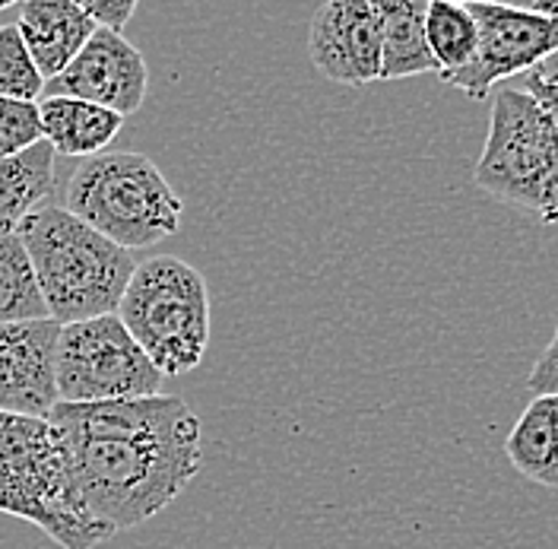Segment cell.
Masks as SVG:
<instances>
[{"instance_id": "7c38bea8", "label": "cell", "mask_w": 558, "mask_h": 549, "mask_svg": "<svg viewBox=\"0 0 558 549\" xmlns=\"http://www.w3.org/2000/svg\"><path fill=\"white\" fill-rule=\"evenodd\" d=\"M16 33L26 41L35 68L45 80L58 76L99 26L70 0H23Z\"/></svg>"}, {"instance_id": "7a4b0ae2", "label": "cell", "mask_w": 558, "mask_h": 549, "mask_svg": "<svg viewBox=\"0 0 558 549\" xmlns=\"http://www.w3.org/2000/svg\"><path fill=\"white\" fill-rule=\"evenodd\" d=\"M48 318L73 324L114 314L137 261L128 248L99 236L64 206H35L16 226Z\"/></svg>"}, {"instance_id": "7402d4cb", "label": "cell", "mask_w": 558, "mask_h": 549, "mask_svg": "<svg viewBox=\"0 0 558 549\" xmlns=\"http://www.w3.org/2000/svg\"><path fill=\"white\" fill-rule=\"evenodd\" d=\"M526 387H530L533 397L536 394H553V397H558V327L556 334H553V341H549V346L543 349V356L536 359L530 378H526Z\"/></svg>"}, {"instance_id": "83f0119b", "label": "cell", "mask_w": 558, "mask_h": 549, "mask_svg": "<svg viewBox=\"0 0 558 549\" xmlns=\"http://www.w3.org/2000/svg\"><path fill=\"white\" fill-rule=\"evenodd\" d=\"M13 3H23V0H0V10H7V7H13Z\"/></svg>"}, {"instance_id": "9c48e42d", "label": "cell", "mask_w": 558, "mask_h": 549, "mask_svg": "<svg viewBox=\"0 0 558 549\" xmlns=\"http://www.w3.org/2000/svg\"><path fill=\"white\" fill-rule=\"evenodd\" d=\"M149 89V68L134 41L114 29H96L58 76L45 80L41 96H73L121 118L134 115Z\"/></svg>"}, {"instance_id": "2e32d148", "label": "cell", "mask_w": 558, "mask_h": 549, "mask_svg": "<svg viewBox=\"0 0 558 549\" xmlns=\"http://www.w3.org/2000/svg\"><path fill=\"white\" fill-rule=\"evenodd\" d=\"M54 156L45 140L16 156H0V232H16L35 206L51 198Z\"/></svg>"}, {"instance_id": "6da1fadb", "label": "cell", "mask_w": 558, "mask_h": 549, "mask_svg": "<svg viewBox=\"0 0 558 549\" xmlns=\"http://www.w3.org/2000/svg\"><path fill=\"white\" fill-rule=\"evenodd\" d=\"M80 505L105 530H131L169 509L204 467L201 419L181 397L64 404L45 416Z\"/></svg>"}, {"instance_id": "e0dca14e", "label": "cell", "mask_w": 558, "mask_h": 549, "mask_svg": "<svg viewBox=\"0 0 558 549\" xmlns=\"http://www.w3.org/2000/svg\"><path fill=\"white\" fill-rule=\"evenodd\" d=\"M425 45L435 61V73L448 76L466 68L476 55L480 33L466 0H428L425 7Z\"/></svg>"}, {"instance_id": "484cf974", "label": "cell", "mask_w": 558, "mask_h": 549, "mask_svg": "<svg viewBox=\"0 0 558 549\" xmlns=\"http://www.w3.org/2000/svg\"><path fill=\"white\" fill-rule=\"evenodd\" d=\"M530 10H536V13H543V16H556L558 20V0H533Z\"/></svg>"}, {"instance_id": "5b68a950", "label": "cell", "mask_w": 558, "mask_h": 549, "mask_svg": "<svg viewBox=\"0 0 558 549\" xmlns=\"http://www.w3.org/2000/svg\"><path fill=\"white\" fill-rule=\"evenodd\" d=\"M114 314L166 378L194 372L207 356V279L174 254L137 264Z\"/></svg>"}, {"instance_id": "52a82bcc", "label": "cell", "mask_w": 558, "mask_h": 549, "mask_svg": "<svg viewBox=\"0 0 558 549\" xmlns=\"http://www.w3.org/2000/svg\"><path fill=\"white\" fill-rule=\"evenodd\" d=\"M166 375L128 334L118 314L61 324L54 384L64 404H102L162 394Z\"/></svg>"}, {"instance_id": "cb8c5ba5", "label": "cell", "mask_w": 558, "mask_h": 549, "mask_svg": "<svg viewBox=\"0 0 558 549\" xmlns=\"http://www.w3.org/2000/svg\"><path fill=\"white\" fill-rule=\"evenodd\" d=\"M536 219L539 223H558V169L553 175V181H549V188H546V198H543Z\"/></svg>"}, {"instance_id": "30bf717a", "label": "cell", "mask_w": 558, "mask_h": 549, "mask_svg": "<svg viewBox=\"0 0 558 549\" xmlns=\"http://www.w3.org/2000/svg\"><path fill=\"white\" fill-rule=\"evenodd\" d=\"M308 55L320 76L340 86H372L381 80V26L372 0H327L317 7Z\"/></svg>"}, {"instance_id": "8992f818", "label": "cell", "mask_w": 558, "mask_h": 549, "mask_svg": "<svg viewBox=\"0 0 558 549\" xmlns=\"http://www.w3.org/2000/svg\"><path fill=\"white\" fill-rule=\"evenodd\" d=\"M558 169V128L546 108L523 89H498L488 138L476 163V184L495 201L539 213Z\"/></svg>"}, {"instance_id": "44dd1931", "label": "cell", "mask_w": 558, "mask_h": 549, "mask_svg": "<svg viewBox=\"0 0 558 549\" xmlns=\"http://www.w3.org/2000/svg\"><path fill=\"white\" fill-rule=\"evenodd\" d=\"M73 7H80L96 26L124 33V26L131 23V16L137 13L140 0H70Z\"/></svg>"}, {"instance_id": "603a6c76", "label": "cell", "mask_w": 558, "mask_h": 549, "mask_svg": "<svg viewBox=\"0 0 558 549\" xmlns=\"http://www.w3.org/2000/svg\"><path fill=\"white\" fill-rule=\"evenodd\" d=\"M521 89L523 93H530L536 103L546 108V115L556 121V128H558V83H546V80H539V76L530 70V73H523Z\"/></svg>"}, {"instance_id": "ffe728a7", "label": "cell", "mask_w": 558, "mask_h": 549, "mask_svg": "<svg viewBox=\"0 0 558 549\" xmlns=\"http://www.w3.org/2000/svg\"><path fill=\"white\" fill-rule=\"evenodd\" d=\"M41 143L38 105L0 96V156H16Z\"/></svg>"}, {"instance_id": "d6986e66", "label": "cell", "mask_w": 558, "mask_h": 549, "mask_svg": "<svg viewBox=\"0 0 558 549\" xmlns=\"http://www.w3.org/2000/svg\"><path fill=\"white\" fill-rule=\"evenodd\" d=\"M45 89V76L35 68L26 41L16 26H0V96L38 103Z\"/></svg>"}, {"instance_id": "5bb4252c", "label": "cell", "mask_w": 558, "mask_h": 549, "mask_svg": "<svg viewBox=\"0 0 558 549\" xmlns=\"http://www.w3.org/2000/svg\"><path fill=\"white\" fill-rule=\"evenodd\" d=\"M381 26V80L435 73L425 45L428 0H372Z\"/></svg>"}, {"instance_id": "ba28073f", "label": "cell", "mask_w": 558, "mask_h": 549, "mask_svg": "<svg viewBox=\"0 0 558 549\" xmlns=\"http://www.w3.org/2000/svg\"><path fill=\"white\" fill-rule=\"evenodd\" d=\"M480 45L466 68L441 76L448 86L470 99H486L495 83L536 70L553 51H558V20L543 16L530 7L498 3V0H466Z\"/></svg>"}, {"instance_id": "ac0fdd59", "label": "cell", "mask_w": 558, "mask_h": 549, "mask_svg": "<svg viewBox=\"0 0 558 549\" xmlns=\"http://www.w3.org/2000/svg\"><path fill=\"white\" fill-rule=\"evenodd\" d=\"M48 318L33 261L16 232H0V324Z\"/></svg>"}, {"instance_id": "4316f807", "label": "cell", "mask_w": 558, "mask_h": 549, "mask_svg": "<svg viewBox=\"0 0 558 549\" xmlns=\"http://www.w3.org/2000/svg\"><path fill=\"white\" fill-rule=\"evenodd\" d=\"M498 3H514V7H530L533 0H498Z\"/></svg>"}, {"instance_id": "8fae6325", "label": "cell", "mask_w": 558, "mask_h": 549, "mask_svg": "<svg viewBox=\"0 0 558 549\" xmlns=\"http://www.w3.org/2000/svg\"><path fill=\"white\" fill-rule=\"evenodd\" d=\"M58 334L54 318L0 324V413L45 419L54 410Z\"/></svg>"}, {"instance_id": "277c9868", "label": "cell", "mask_w": 558, "mask_h": 549, "mask_svg": "<svg viewBox=\"0 0 558 549\" xmlns=\"http://www.w3.org/2000/svg\"><path fill=\"white\" fill-rule=\"evenodd\" d=\"M61 206L128 251L174 236L184 216L162 169L134 150L86 156L70 172Z\"/></svg>"}, {"instance_id": "d4e9b609", "label": "cell", "mask_w": 558, "mask_h": 549, "mask_svg": "<svg viewBox=\"0 0 558 549\" xmlns=\"http://www.w3.org/2000/svg\"><path fill=\"white\" fill-rule=\"evenodd\" d=\"M533 73H536L539 80H546V83H558V51H553V55H549L539 68L533 70Z\"/></svg>"}, {"instance_id": "9a60e30c", "label": "cell", "mask_w": 558, "mask_h": 549, "mask_svg": "<svg viewBox=\"0 0 558 549\" xmlns=\"http://www.w3.org/2000/svg\"><path fill=\"white\" fill-rule=\"evenodd\" d=\"M505 454L530 482L558 489V397L536 394L505 439Z\"/></svg>"}, {"instance_id": "4fadbf2b", "label": "cell", "mask_w": 558, "mask_h": 549, "mask_svg": "<svg viewBox=\"0 0 558 549\" xmlns=\"http://www.w3.org/2000/svg\"><path fill=\"white\" fill-rule=\"evenodd\" d=\"M35 105L41 121V140L51 143V150L61 156H76V159L96 156L124 128V118L118 111H108L86 99L41 96Z\"/></svg>"}, {"instance_id": "3957f363", "label": "cell", "mask_w": 558, "mask_h": 549, "mask_svg": "<svg viewBox=\"0 0 558 549\" xmlns=\"http://www.w3.org/2000/svg\"><path fill=\"white\" fill-rule=\"evenodd\" d=\"M0 512L23 517L61 549H96L114 534L86 515L48 419L0 413Z\"/></svg>"}]
</instances>
